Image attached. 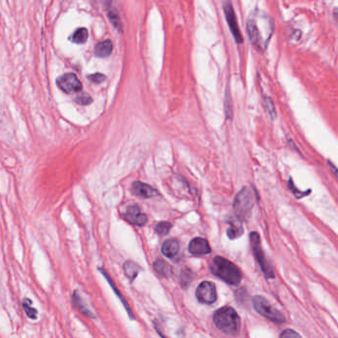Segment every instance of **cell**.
Returning a JSON list of instances; mask_svg holds the SVG:
<instances>
[{"label":"cell","instance_id":"12","mask_svg":"<svg viewBox=\"0 0 338 338\" xmlns=\"http://www.w3.org/2000/svg\"><path fill=\"white\" fill-rule=\"evenodd\" d=\"M131 192L133 195L142 197V198H151L157 195V191L154 188L151 187L149 184L137 181L132 183Z\"/></svg>","mask_w":338,"mask_h":338},{"label":"cell","instance_id":"7","mask_svg":"<svg viewBox=\"0 0 338 338\" xmlns=\"http://www.w3.org/2000/svg\"><path fill=\"white\" fill-rule=\"evenodd\" d=\"M56 84L58 88L65 93L79 92L82 89V83L75 74L60 75L56 79Z\"/></svg>","mask_w":338,"mask_h":338},{"label":"cell","instance_id":"25","mask_svg":"<svg viewBox=\"0 0 338 338\" xmlns=\"http://www.w3.org/2000/svg\"><path fill=\"white\" fill-rule=\"evenodd\" d=\"M75 102L79 105H88L92 102V98L87 93H82L75 98Z\"/></svg>","mask_w":338,"mask_h":338},{"label":"cell","instance_id":"24","mask_svg":"<svg viewBox=\"0 0 338 338\" xmlns=\"http://www.w3.org/2000/svg\"><path fill=\"white\" fill-rule=\"evenodd\" d=\"M172 225L168 222H161L155 225V231L161 235H165L168 233Z\"/></svg>","mask_w":338,"mask_h":338},{"label":"cell","instance_id":"5","mask_svg":"<svg viewBox=\"0 0 338 338\" xmlns=\"http://www.w3.org/2000/svg\"><path fill=\"white\" fill-rule=\"evenodd\" d=\"M252 305L255 311L264 318L275 323H283L285 321V317L281 312L274 308L268 300H266L262 296L253 297Z\"/></svg>","mask_w":338,"mask_h":338},{"label":"cell","instance_id":"30","mask_svg":"<svg viewBox=\"0 0 338 338\" xmlns=\"http://www.w3.org/2000/svg\"><path fill=\"white\" fill-rule=\"evenodd\" d=\"M333 17H334V20H335V22H336V24H337L338 26V10H334V12H333Z\"/></svg>","mask_w":338,"mask_h":338},{"label":"cell","instance_id":"9","mask_svg":"<svg viewBox=\"0 0 338 338\" xmlns=\"http://www.w3.org/2000/svg\"><path fill=\"white\" fill-rule=\"evenodd\" d=\"M224 11H225L227 25L229 27V30L234 38V40L240 44L243 43V41H244L243 36H242L241 30L239 28L236 16H235V13H234V10H233V7H232V4L230 3V1H226L224 4Z\"/></svg>","mask_w":338,"mask_h":338},{"label":"cell","instance_id":"2","mask_svg":"<svg viewBox=\"0 0 338 338\" xmlns=\"http://www.w3.org/2000/svg\"><path fill=\"white\" fill-rule=\"evenodd\" d=\"M212 273L229 285H239L243 275L239 267L224 257L217 256L210 267Z\"/></svg>","mask_w":338,"mask_h":338},{"label":"cell","instance_id":"11","mask_svg":"<svg viewBox=\"0 0 338 338\" xmlns=\"http://www.w3.org/2000/svg\"><path fill=\"white\" fill-rule=\"evenodd\" d=\"M189 251L194 255H206L211 253V247L205 239L196 238L189 244Z\"/></svg>","mask_w":338,"mask_h":338},{"label":"cell","instance_id":"6","mask_svg":"<svg viewBox=\"0 0 338 338\" xmlns=\"http://www.w3.org/2000/svg\"><path fill=\"white\" fill-rule=\"evenodd\" d=\"M250 244H251L255 259L259 264L263 273L266 275L267 278H274V272H273L270 264L265 258L264 252L261 248V244H260V236L256 231H253L250 233Z\"/></svg>","mask_w":338,"mask_h":338},{"label":"cell","instance_id":"21","mask_svg":"<svg viewBox=\"0 0 338 338\" xmlns=\"http://www.w3.org/2000/svg\"><path fill=\"white\" fill-rule=\"evenodd\" d=\"M100 271L102 272V274L105 276V278L108 280V282L110 283V285H111V287L113 288V290L115 291V293H116V295L119 297V299L121 300V301L124 303V306H125V309L128 311V313H129V315H130V317H131V319H133V317H132V313L131 312V310H130V308H129V306H128V303H127V301L125 300V299H124V297L119 293V291L117 290V288H116V285L113 283L112 280H111V278L109 277V275H108V273L107 272H105L104 270H102V269H100Z\"/></svg>","mask_w":338,"mask_h":338},{"label":"cell","instance_id":"27","mask_svg":"<svg viewBox=\"0 0 338 338\" xmlns=\"http://www.w3.org/2000/svg\"><path fill=\"white\" fill-rule=\"evenodd\" d=\"M88 79L91 80L94 83H101L103 82L105 79H106V76L102 74H93V75H90L88 76Z\"/></svg>","mask_w":338,"mask_h":338},{"label":"cell","instance_id":"28","mask_svg":"<svg viewBox=\"0 0 338 338\" xmlns=\"http://www.w3.org/2000/svg\"><path fill=\"white\" fill-rule=\"evenodd\" d=\"M192 273L190 272V271H188V270H184L183 272H182V276H181V279H182V284H183V286L184 285H188L189 284V282L191 281V279H192Z\"/></svg>","mask_w":338,"mask_h":338},{"label":"cell","instance_id":"15","mask_svg":"<svg viewBox=\"0 0 338 338\" xmlns=\"http://www.w3.org/2000/svg\"><path fill=\"white\" fill-rule=\"evenodd\" d=\"M113 45L110 40L103 41L96 45L94 54L98 57H107L112 54Z\"/></svg>","mask_w":338,"mask_h":338},{"label":"cell","instance_id":"16","mask_svg":"<svg viewBox=\"0 0 338 338\" xmlns=\"http://www.w3.org/2000/svg\"><path fill=\"white\" fill-rule=\"evenodd\" d=\"M74 302H75V307L77 308V310H79V312H81L83 315H85L86 317H90V318H94L95 315L91 312L90 308L85 303L84 300L81 298V296L78 294L77 291H75L74 293Z\"/></svg>","mask_w":338,"mask_h":338},{"label":"cell","instance_id":"14","mask_svg":"<svg viewBox=\"0 0 338 338\" xmlns=\"http://www.w3.org/2000/svg\"><path fill=\"white\" fill-rule=\"evenodd\" d=\"M161 251L163 255H165L168 258H174L179 251V243L178 241L172 239L164 242L161 247Z\"/></svg>","mask_w":338,"mask_h":338},{"label":"cell","instance_id":"13","mask_svg":"<svg viewBox=\"0 0 338 338\" xmlns=\"http://www.w3.org/2000/svg\"><path fill=\"white\" fill-rule=\"evenodd\" d=\"M244 233V227L242 225V220L236 218H231L229 221V228L227 229V236L230 240H235Z\"/></svg>","mask_w":338,"mask_h":338},{"label":"cell","instance_id":"19","mask_svg":"<svg viewBox=\"0 0 338 338\" xmlns=\"http://www.w3.org/2000/svg\"><path fill=\"white\" fill-rule=\"evenodd\" d=\"M153 267H154L155 271L162 277H167L171 271V268L168 264L161 259H157L155 262L153 263Z\"/></svg>","mask_w":338,"mask_h":338},{"label":"cell","instance_id":"4","mask_svg":"<svg viewBox=\"0 0 338 338\" xmlns=\"http://www.w3.org/2000/svg\"><path fill=\"white\" fill-rule=\"evenodd\" d=\"M254 206V197L251 190L244 187L238 193L234 198L233 209L236 217L240 220H247L250 217L252 208Z\"/></svg>","mask_w":338,"mask_h":338},{"label":"cell","instance_id":"26","mask_svg":"<svg viewBox=\"0 0 338 338\" xmlns=\"http://www.w3.org/2000/svg\"><path fill=\"white\" fill-rule=\"evenodd\" d=\"M280 338H301V336L293 329H285L282 332Z\"/></svg>","mask_w":338,"mask_h":338},{"label":"cell","instance_id":"10","mask_svg":"<svg viewBox=\"0 0 338 338\" xmlns=\"http://www.w3.org/2000/svg\"><path fill=\"white\" fill-rule=\"evenodd\" d=\"M124 218L131 225H144L148 222V217L142 213L138 205H131L124 213Z\"/></svg>","mask_w":338,"mask_h":338},{"label":"cell","instance_id":"20","mask_svg":"<svg viewBox=\"0 0 338 338\" xmlns=\"http://www.w3.org/2000/svg\"><path fill=\"white\" fill-rule=\"evenodd\" d=\"M107 12H108V17L110 19L113 26L118 31L121 32L122 31V23H121V19H120V16H119L117 10L112 6V7H110V8L107 9Z\"/></svg>","mask_w":338,"mask_h":338},{"label":"cell","instance_id":"22","mask_svg":"<svg viewBox=\"0 0 338 338\" xmlns=\"http://www.w3.org/2000/svg\"><path fill=\"white\" fill-rule=\"evenodd\" d=\"M32 301L29 299H25L23 301V309L26 313V315L28 316V318L32 319H37V311L31 307Z\"/></svg>","mask_w":338,"mask_h":338},{"label":"cell","instance_id":"17","mask_svg":"<svg viewBox=\"0 0 338 338\" xmlns=\"http://www.w3.org/2000/svg\"><path fill=\"white\" fill-rule=\"evenodd\" d=\"M141 268L140 266L137 264V263L133 262V261H131V260H128L126 261L125 264H124V271H125V274L126 276L132 281L139 274Z\"/></svg>","mask_w":338,"mask_h":338},{"label":"cell","instance_id":"1","mask_svg":"<svg viewBox=\"0 0 338 338\" xmlns=\"http://www.w3.org/2000/svg\"><path fill=\"white\" fill-rule=\"evenodd\" d=\"M247 31L250 42L258 51H265L274 31V22L267 13L255 9L247 19Z\"/></svg>","mask_w":338,"mask_h":338},{"label":"cell","instance_id":"8","mask_svg":"<svg viewBox=\"0 0 338 338\" xmlns=\"http://www.w3.org/2000/svg\"><path fill=\"white\" fill-rule=\"evenodd\" d=\"M196 297L202 303H214L217 300V291L215 284L209 281L202 282L196 290Z\"/></svg>","mask_w":338,"mask_h":338},{"label":"cell","instance_id":"3","mask_svg":"<svg viewBox=\"0 0 338 338\" xmlns=\"http://www.w3.org/2000/svg\"><path fill=\"white\" fill-rule=\"evenodd\" d=\"M215 325L228 335H236L241 329V319L234 309L223 307L214 315Z\"/></svg>","mask_w":338,"mask_h":338},{"label":"cell","instance_id":"18","mask_svg":"<svg viewBox=\"0 0 338 338\" xmlns=\"http://www.w3.org/2000/svg\"><path fill=\"white\" fill-rule=\"evenodd\" d=\"M88 39V31L85 28H78L75 31V33L72 36V41L75 44H84Z\"/></svg>","mask_w":338,"mask_h":338},{"label":"cell","instance_id":"23","mask_svg":"<svg viewBox=\"0 0 338 338\" xmlns=\"http://www.w3.org/2000/svg\"><path fill=\"white\" fill-rule=\"evenodd\" d=\"M264 108L272 120H274L276 118V109H275L274 103L269 97L264 98Z\"/></svg>","mask_w":338,"mask_h":338},{"label":"cell","instance_id":"29","mask_svg":"<svg viewBox=\"0 0 338 338\" xmlns=\"http://www.w3.org/2000/svg\"><path fill=\"white\" fill-rule=\"evenodd\" d=\"M99 1L103 4V6L106 9H108V8H110V7H112L113 6V0H99Z\"/></svg>","mask_w":338,"mask_h":338}]
</instances>
